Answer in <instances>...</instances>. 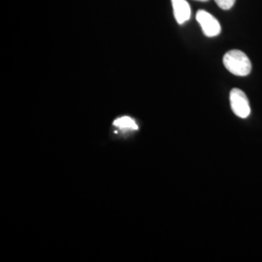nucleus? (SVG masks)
Returning <instances> with one entry per match:
<instances>
[{
  "instance_id": "obj_4",
  "label": "nucleus",
  "mask_w": 262,
  "mask_h": 262,
  "mask_svg": "<svg viewBox=\"0 0 262 262\" xmlns=\"http://www.w3.org/2000/svg\"><path fill=\"white\" fill-rule=\"evenodd\" d=\"M171 2L175 19L179 25H183L190 19L191 9L187 0H171Z\"/></svg>"
},
{
  "instance_id": "obj_6",
  "label": "nucleus",
  "mask_w": 262,
  "mask_h": 262,
  "mask_svg": "<svg viewBox=\"0 0 262 262\" xmlns=\"http://www.w3.org/2000/svg\"><path fill=\"white\" fill-rule=\"evenodd\" d=\"M216 5L223 10H229L233 7L236 0H215Z\"/></svg>"
},
{
  "instance_id": "obj_5",
  "label": "nucleus",
  "mask_w": 262,
  "mask_h": 262,
  "mask_svg": "<svg viewBox=\"0 0 262 262\" xmlns=\"http://www.w3.org/2000/svg\"><path fill=\"white\" fill-rule=\"evenodd\" d=\"M114 125L122 131L137 130L138 126L136 122L130 117H122L114 122Z\"/></svg>"
},
{
  "instance_id": "obj_3",
  "label": "nucleus",
  "mask_w": 262,
  "mask_h": 262,
  "mask_svg": "<svg viewBox=\"0 0 262 262\" xmlns=\"http://www.w3.org/2000/svg\"><path fill=\"white\" fill-rule=\"evenodd\" d=\"M196 20L207 37L217 36L222 31L219 20L207 11L199 10L196 13Z\"/></svg>"
},
{
  "instance_id": "obj_7",
  "label": "nucleus",
  "mask_w": 262,
  "mask_h": 262,
  "mask_svg": "<svg viewBox=\"0 0 262 262\" xmlns=\"http://www.w3.org/2000/svg\"><path fill=\"white\" fill-rule=\"evenodd\" d=\"M196 1H201V2H206V1H209V0H196Z\"/></svg>"
},
{
  "instance_id": "obj_1",
  "label": "nucleus",
  "mask_w": 262,
  "mask_h": 262,
  "mask_svg": "<svg viewBox=\"0 0 262 262\" xmlns=\"http://www.w3.org/2000/svg\"><path fill=\"white\" fill-rule=\"evenodd\" d=\"M225 68L232 74L240 77L248 76L252 71V63L248 56L239 50H231L224 56Z\"/></svg>"
},
{
  "instance_id": "obj_2",
  "label": "nucleus",
  "mask_w": 262,
  "mask_h": 262,
  "mask_svg": "<svg viewBox=\"0 0 262 262\" xmlns=\"http://www.w3.org/2000/svg\"><path fill=\"white\" fill-rule=\"evenodd\" d=\"M231 109L235 115L241 119H246L251 114L250 102L244 92L239 89H233L229 95Z\"/></svg>"
}]
</instances>
